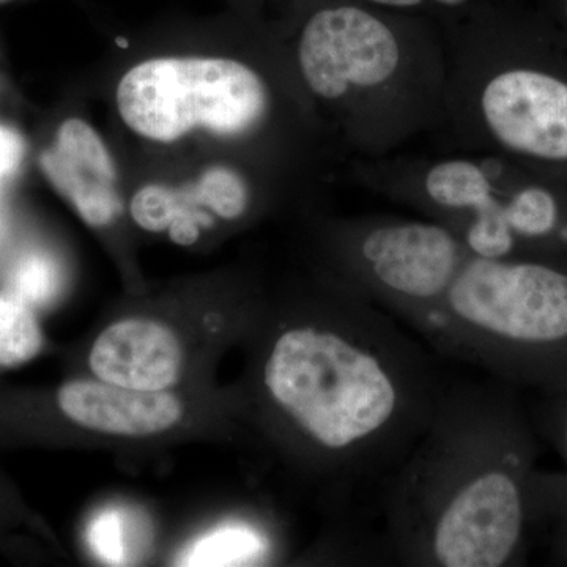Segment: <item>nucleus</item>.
Wrapping results in <instances>:
<instances>
[{
	"instance_id": "nucleus-2",
	"label": "nucleus",
	"mask_w": 567,
	"mask_h": 567,
	"mask_svg": "<svg viewBox=\"0 0 567 567\" xmlns=\"http://www.w3.org/2000/svg\"><path fill=\"white\" fill-rule=\"evenodd\" d=\"M535 424L499 380L446 385L386 476L385 543L401 565L506 567L537 527Z\"/></svg>"
},
{
	"instance_id": "nucleus-13",
	"label": "nucleus",
	"mask_w": 567,
	"mask_h": 567,
	"mask_svg": "<svg viewBox=\"0 0 567 567\" xmlns=\"http://www.w3.org/2000/svg\"><path fill=\"white\" fill-rule=\"evenodd\" d=\"M41 331L31 305L14 293H0V365H18L40 352Z\"/></svg>"
},
{
	"instance_id": "nucleus-4",
	"label": "nucleus",
	"mask_w": 567,
	"mask_h": 567,
	"mask_svg": "<svg viewBox=\"0 0 567 567\" xmlns=\"http://www.w3.org/2000/svg\"><path fill=\"white\" fill-rule=\"evenodd\" d=\"M442 123L456 151L502 156L567 185V41L547 18L488 3L442 22Z\"/></svg>"
},
{
	"instance_id": "nucleus-15",
	"label": "nucleus",
	"mask_w": 567,
	"mask_h": 567,
	"mask_svg": "<svg viewBox=\"0 0 567 567\" xmlns=\"http://www.w3.org/2000/svg\"><path fill=\"white\" fill-rule=\"evenodd\" d=\"M134 540L132 518L121 509H104L89 525V547L106 565H128Z\"/></svg>"
},
{
	"instance_id": "nucleus-11",
	"label": "nucleus",
	"mask_w": 567,
	"mask_h": 567,
	"mask_svg": "<svg viewBox=\"0 0 567 567\" xmlns=\"http://www.w3.org/2000/svg\"><path fill=\"white\" fill-rule=\"evenodd\" d=\"M59 405L74 423L115 435H152L181 421V401L166 391H141L103 380H74L59 391Z\"/></svg>"
},
{
	"instance_id": "nucleus-9",
	"label": "nucleus",
	"mask_w": 567,
	"mask_h": 567,
	"mask_svg": "<svg viewBox=\"0 0 567 567\" xmlns=\"http://www.w3.org/2000/svg\"><path fill=\"white\" fill-rule=\"evenodd\" d=\"M40 166L89 226L106 227L121 216L117 166L91 123L80 117L66 118L59 126L52 147L41 153Z\"/></svg>"
},
{
	"instance_id": "nucleus-12",
	"label": "nucleus",
	"mask_w": 567,
	"mask_h": 567,
	"mask_svg": "<svg viewBox=\"0 0 567 567\" xmlns=\"http://www.w3.org/2000/svg\"><path fill=\"white\" fill-rule=\"evenodd\" d=\"M274 539L262 525L248 520L227 522L200 536L178 558V566H256L270 559Z\"/></svg>"
},
{
	"instance_id": "nucleus-7",
	"label": "nucleus",
	"mask_w": 567,
	"mask_h": 567,
	"mask_svg": "<svg viewBox=\"0 0 567 567\" xmlns=\"http://www.w3.org/2000/svg\"><path fill=\"white\" fill-rule=\"evenodd\" d=\"M533 174L502 156L457 151L447 155L352 159L358 185L442 224L473 256L520 254L511 230L518 189Z\"/></svg>"
},
{
	"instance_id": "nucleus-6",
	"label": "nucleus",
	"mask_w": 567,
	"mask_h": 567,
	"mask_svg": "<svg viewBox=\"0 0 567 567\" xmlns=\"http://www.w3.org/2000/svg\"><path fill=\"white\" fill-rule=\"evenodd\" d=\"M415 333L507 385L566 390L567 252L472 254Z\"/></svg>"
},
{
	"instance_id": "nucleus-8",
	"label": "nucleus",
	"mask_w": 567,
	"mask_h": 567,
	"mask_svg": "<svg viewBox=\"0 0 567 567\" xmlns=\"http://www.w3.org/2000/svg\"><path fill=\"white\" fill-rule=\"evenodd\" d=\"M330 276L415 333L472 252L425 218L352 215L324 224Z\"/></svg>"
},
{
	"instance_id": "nucleus-14",
	"label": "nucleus",
	"mask_w": 567,
	"mask_h": 567,
	"mask_svg": "<svg viewBox=\"0 0 567 567\" xmlns=\"http://www.w3.org/2000/svg\"><path fill=\"white\" fill-rule=\"evenodd\" d=\"M11 293L28 305H47L61 290V268L44 252L22 256L10 274Z\"/></svg>"
},
{
	"instance_id": "nucleus-1",
	"label": "nucleus",
	"mask_w": 567,
	"mask_h": 567,
	"mask_svg": "<svg viewBox=\"0 0 567 567\" xmlns=\"http://www.w3.org/2000/svg\"><path fill=\"white\" fill-rule=\"evenodd\" d=\"M260 386L328 473L386 476L423 434L446 382L402 323L328 275L311 315L275 330Z\"/></svg>"
},
{
	"instance_id": "nucleus-22",
	"label": "nucleus",
	"mask_w": 567,
	"mask_h": 567,
	"mask_svg": "<svg viewBox=\"0 0 567 567\" xmlns=\"http://www.w3.org/2000/svg\"><path fill=\"white\" fill-rule=\"evenodd\" d=\"M551 2H554V13L546 18L567 41V0H551Z\"/></svg>"
},
{
	"instance_id": "nucleus-16",
	"label": "nucleus",
	"mask_w": 567,
	"mask_h": 567,
	"mask_svg": "<svg viewBox=\"0 0 567 567\" xmlns=\"http://www.w3.org/2000/svg\"><path fill=\"white\" fill-rule=\"evenodd\" d=\"M186 205V197L162 183L141 186L130 200L133 221L148 233H164Z\"/></svg>"
},
{
	"instance_id": "nucleus-24",
	"label": "nucleus",
	"mask_w": 567,
	"mask_h": 567,
	"mask_svg": "<svg viewBox=\"0 0 567 567\" xmlns=\"http://www.w3.org/2000/svg\"><path fill=\"white\" fill-rule=\"evenodd\" d=\"M0 2H2V0H0Z\"/></svg>"
},
{
	"instance_id": "nucleus-18",
	"label": "nucleus",
	"mask_w": 567,
	"mask_h": 567,
	"mask_svg": "<svg viewBox=\"0 0 567 567\" xmlns=\"http://www.w3.org/2000/svg\"><path fill=\"white\" fill-rule=\"evenodd\" d=\"M358 2L398 11V13L431 18L442 24V22L465 17L488 3L506 2V0H358Z\"/></svg>"
},
{
	"instance_id": "nucleus-5",
	"label": "nucleus",
	"mask_w": 567,
	"mask_h": 567,
	"mask_svg": "<svg viewBox=\"0 0 567 567\" xmlns=\"http://www.w3.org/2000/svg\"><path fill=\"white\" fill-rule=\"evenodd\" d=\"M115 107L142 141L171 145L204 134L244 148L275 174L330 136L275 25H262L248 54L136 63L115 87Z\"/></svg>"
},
{
	"instance_id": "nucleus-21",
	"label": "nucleus",
	"mask_w": 567,
	"mask_h": 567,
	"mask_svg": "<svg viewBox=\"0 0 567 567\" xmlns=\"http://www.w3.org/2000/svg\"><path fill=\"white\" fill-rule=\"evenodd\" d=\"M22 141L17 133L0 126V183L6 182L20 166L22 158Z\"/></svg>"
},
{
	"instance_id": "nucleus-17",
	"label": "nucleus",
	"mask_w": 567,
	"mask_h": 567,
	"mask_svg": "<svg viewBox=\"0 0 567 567\" xmlns=\"http://www.w3.org/2000/svg\"><path fill=\"white\" fill-rule=\"evenodd\" d=\"M537 525L554 524L555 550L567 561V473L537 477Z\"/></svg>"
},
{
	"instance_id": "nucleus-19",
	"label": "nucleus",
	"mask_w": 567,
	"mask_h": 567,
	"mask_svg": "<svg viewBox=\"0 0 567 567\" xmlns=\"http://www.w3.org/2000/svg\"><path fill=\"white\" fill-rule=\"evenodd\" d=\"M544 402L536 416V427L567 465V388L555 393H543Z\"/></svg>"
},
{
	"instance_id": "nucleus-3",
	"label": "nucleus",
	"mask_w": 567,
	"mask_h": 567,
	"mask_svg": "<svg viewBox=\"0 0 567 567\" xmlns=\"http://www.w3.org/2000/svg\"><path fill=\"white\" fill-rule=\"evenodd\" d=\"M275 29L324 128L352 159L382 158L439 132L446 87L439 22L358 0H282Z\"/></svg>"
},
{
	"instance_id": "nucleus-20",
	"label": "nucleus",
	"mask_w": 567,
	"mask_h": 567,
	"mask_svg": "<svg viewBox=\"0 0 567 567\" xmlns=\"http://www.w3.org/2000/svg\"><path fill=\"white\" fill-rule=\"evenodd\" d=\"M193 207H196V205L186 204L167 229L174 244L192 246L199 240L203 227L212 226V216L207 213L197 212Z\"/></svg>"
},
{
	"instance_id": "nucleus-23",
	"label": "nucleus",
	"mask_w": 567,
	"mask_h": 567,
	"mask_svg": "<svg viewBox=\"0 0 567 567\" xmlns=\"http://www.w3.org/2000/svg\"><path fill=\"white\" fill-rule=\"evenodd\" d=\"M237 9L246 18H262V10L267 0H234Z\"/></svg>"
},
{
	"instance_id": "nucleus-10",
	"label": "nucleus",
	"mask_w": 567,
	"mask_h": 567,
	"mask_svg": "<svg viewBox=\"0 0 567 567\" xmlns=\"http://www.w3.org/2000/svg\"><path fill=\"white\" fill-rule=\"evenodd\" d=\"M89 363L99 380L112 385L164 391L181 377V342L166 324L122 320L96 338Z\"/></svg>"
}]
</instances>
